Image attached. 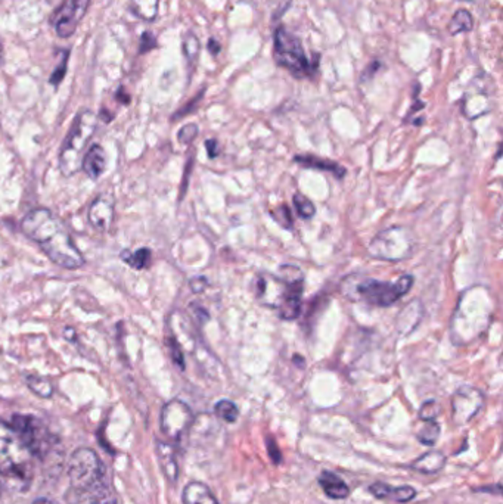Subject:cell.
<instances>
[{"label": "cell", "instance_id": "obj_41", "mask_svg": "<svg viewBox=\"0 0 503 504\" xmlns=\"http://www.w3.org/2000/svg\"><path fill=\"white\" fill-rule=\"evenodd\" d=\"M207 49H209V52L212 53L213 57H217V55L220 53L221 46L216 39L212 37V39L209 40V43H207Z\"/></svg>", "mask_w": 503, "mask_h": 504}, {"label": "cell", "instance_id": "obj_38", "mask_svg": "<svg viewBox=\"0 0 503 504\" xmlns=\"http://www.w3.org/2000/svg\"><path fill=\"white\" fill-rule=\"evenodd\" d=\"M205 148H207V154H209V157L212 160L219 155V146H217L216 139L205 140Z\"/></svg>", "mask_w": 503, "mask_h": 504}, {"label": "cell", "instance_id": "obj_2", "mask_svg": "<svg viewBox=\"0 0 503 504\" xmlns=\"http://www.w3.org/2000/svg\"><path fill=\"white\" fill-rule=\"evenodd\" d=\"M493 314V298L484 287L464 292L451 316V332L458 345L473 343L489 329Z\"/></svg>", "mask_w": 503, "mask_h": 504}, {"label": "cell", "instance_id": "obj_1", "mask_svg": "<svg viewBox=\"0 0 503 504\" xmlns=\"http://www.w3.org/2000/svg\"><path fill=\"white\" fill-rule=\"evenodd\" d=\"M21 229L35 240L44 254L62 269H80L84 264L82 252L64 224L49 209H36L22 218Z\"/></svg>", "mask_w": 503, "mask_h": 504}, {"label": "cell", "instance_id": "obj_22", "mask_svg": "<svg viewBox=\"0 0 503 504\" xmlns=\"http://www.w3.org/2000/svg\"><path fill=\"white\" fill-rule=\"evenodd\" d=\"M294 161L299 166L307 167V169H321V171H328L334 174L335 177L343 178L346 176V169L339 166V162L331 161V160H323V158L312 157V155H297Z\"/></svg>", "mask_w": 503, "mask_h": 504}, {"label": "cell", "instance_id": "obj_15", "mask_svg": "<svg viewBox=\"0 0 503 504\" xmlns=\"http://www.w3.org/2000/svg\"><path fill=\"white\" fill-rule=\"evenodd\" d=\"M89 223L98 232H108L114 222V201L108 193L98 196L89 209Z\"/></svg>", "mask_w": 503, "mask_h": 504}, {"label": "cell", "instance_id": "obj_19", "mask_svg": "<svg viewBox=\"0 0 503 504\" xmlns=\"http://www.w3.org/2000/svg\"><path fill=\"white\" fill-rule=\"evenodd\" d=\"M369 490L378 499H393V500L399 501V503H409L417 496V492L412 487H408V485L395 488L386 485V484L377 483L371 485Z\"/></svg>", "mask_w": 503, "mask_h": 504}, {"label": "cell", "instance_id": "obj_43", "mask_svg": "<svg viewBox=\"0 0 503 504\" xmlns=\"http://www.w3.org/2000/svg\"><path fill=\"white\" fill-rule=\"evenodd\" d=\"M96 504H118L117 499L111 494V492L108 494H105L100 500H98Z\"/></svg>", "mask_w": 503, "mask_h": 504}, {"label": "cell", "instance_id": "obj_16", "mask_svg": "<svg viewBox=\"0 0 503 504\" xmlns=\"http://www.w3.org/2000/svg\"><path fill=\"white\" fill-rule=\"evenodd\" d=\"M422 316H424V305H422L421 300H413L412 303H409L406 307H404L402 311H400L399 316H397V331H399L400 335H409L412 334L419 323H421Z\"/></svg>", "mask_w": 503, "mask_h": 504}, {"label": "cell", "instance_id": "obj_44", "mask_svg": "<svg viewBox=\"0 0 503 504\" xmlns=\"http://www.w3.org/2000/svg\"><path fill=\"white\" fill-rule=\"evenodd\" d=\"M33 504H55L53 501L48 500V499H37Z\"/></svg>", "mask_w": 503, "mask_h": 504}, {"label": "cell", "instance_id": "obj_25", "mask_svg": "<svg viewBox=\"0 0 503 504\" xmlns=\"http://www.w3.org/2000/svg\"><path fill=\"white\" fill-rule=\"evenodd\" d=\"M132 12L144 21H154L158 15L160 0H131Z\"/></svg>", "mask_w": 503, "mask_h": 504}, {"label": "cell", "instance_id": "obj_35", "mask_svg": "<svg viewBox=\"0 0 503 504\" xmlns=\"http://www.w3.org/2000/svg\"><path fill=\"white\" fill-rule=\"evenodd\" d=\"M196 136H198V126L196 124H187L179 130L178 140L182 145H189L194 142Z\"/></svg>", "mask_w": 503, "mask_h": 504}, {"label": "cell", "instance_id": "obj_14", "mask_svg": "<svg viewBox=\"0 0 503 504\" xmlns=\"http://www.w3.org/2000/svg\"><path fill=\"white\" fill-rule=\"evenodd\" d=\"M91 0H66L53 15V28L62 39H68L77 30Z\"/></svg>", "mask_w": 503, "mask_h": 504}, {"label": "cell", "instance_id": "obj_12", "mask_svg": "<svg viewBox=\"0 0 503 504\" xmlns=\"http://www.w3.org/2000/svg\"><path fill=\"white\" fill-rule=\"evenodd\" d=\"M161 430L167 438L180 441L191 429L194 413L191 407L180 400H172L161 410Z\"/></svg>", "mask_w": 503, "mask_h": 504}, {"label": "cell", "instance_id": "obj_21", "mask_svg": "<svg viewBox=\"0 0 503 504\" xmlns=\"http://www.w3.org/2000/svg\"><path fill=\"white\" fill-rule=\"evenodd\" d=\"M319 485L325 492L326 496L335 499V500L346 499L350 494V488L347 487V484L344 483L339 475L328 472V470L322 472L321 476H319Z\"/></svg>", "mask_w": 503, "mask_h": 504}, {"label": "cell", "instance_id": "obj_40", "mask_svg": "<svg viewBox=\"0 0 503 504\" xmlns=\"http://www.w3.org/2000/svg\"><path fill=\"white\" fill-rule=\"evenodd\" d=\"M66 64L67 59L64 61V64H62V67H58V70L53 73L52 79H51V83L58 84L61 82L62 77L66 75Z\"/></svg>", "mask_w": 503, "mask_h": 504}, {"label": "cell", "instance_id": "obj_3", "mask_svg": "<svg viewBox=\"0 0 503 504\" xmlns=\"http://www.w3.org/2000/svg\"><path fill=\"white\" fill-rule=\"evenodd\" d=\"M33 459L12 425L0 421V476L13 492H27L33 481Z\"/></svg>", "mask_w": 503, "mask_h": 504}, {"label": "cell", "instance_id": "obj_30", "mask_svg": "<svg viewBox=\"0 0 503 504\" xmlns=\"http://www.w3.org/2000/svg\"><path fill=\"white\" fill-rule=\"evenodd\" d=\"M438 435H440V426H438L437 421H424L421 429L418 430L417 437L422 444L434 445L438 439Z\"/></svg>", "mask_w": 503, "mask_h": 504}, {"label": "cell", "instance_id": "obj_11", "mask_svg": "<svg viewBox=\"0 0 503 504\" xmlns=\"http://www.w3.org/2000/svg\"><path fill=\"white\" fill-rule=\"evenodd\" d=\"M493 80L482 73L471 82L462 98V113L469 120L483 117L493 108Z\"/></svg>", "mask_w": 503, "mask_h": 504}, {"label": "cell", "instance_id": "obj_31", "mask_svg": "<svg viewBox=\"0 0 503 504\" xmlns=\"http://www.w3.org/2000/svg\"><path fill=\"white\" fill-rule=\"evenodd\" d=\"M292 202H294L295 209H297V213H299L301 218L308 220V218H312L316 214L315 204L308 200L307 196H304L303 193H295L292 196Z\"/></svg>", "mask_w": 503, "mask_h": 504}, {"label": "cell", "instance_id": "obj_36", "mask_svg": "<svg viewBox=\"0 0 503 504\" xmlns=\"http://www.w3.org/2000/svg\"><path fill=\"white\" fill-rule=\"evenodd\" d=\"M189 287H191V291L194 294H201V292L205 291V287H209V279L205 276H196V278L191 279Z\"/></svg>", "mask_w": 503, "mask_h": 504}, {"label": "cell", "instance_id": "obj_34", "mask_svg": "<svg viewBox=\"0 0 503 504\" xmlns=\"http://www.w3.org/2000/svg\"><path fill=\"white\" fill-rule=\"evenodd\" d=\"M272 216L279 223V226H283L287 231L292 229V216H291V211L287 205H281L276 211H272Z\"/></svg>", "mask_w": 503, "mask_h": 504}, {"label": "cell", "instance_id": "obj_13", "mask_svg": "<svg viewBox=\"0 0 503 504\" xmlns=\"http://www.w3.org/2000/svg\"><path fill=\"white\" fill-rule=\"evenodd\" d=\"M484 407V394L474 387L458 388L451 397V419L456 425H467Z\"/></svg>", "mask_w": 503, "mask_h": 504}, {"label": "cell", "instance_id": "obj_5", "mask_svg": "<svg viewBox=\"0 0 503 504\" xmlns=\"http://www.w3.org/2000/svg\"><path fill=\"white\" fill-rule=\"evenodd\" d=\"M95 129V114L89 109L78 113L77 117L74 120L73 126H71L70 133L64 140L61 153H60V169L67 177L74 176L82 169L83 158H84V154L87 153V144L93 136Z\"/></svg>", "mask_w": 503, "mask_h": 504}, {"label": "cell", "instance_id": "obj_17", "mask_svg": "<svg viewBox=\"0 0 503 504\" xmlns=\"http://www.w3.org/2000/svg\"><path fill=\"white\" fill-rule=\"evenodd\" d=\"M82 169L92 180H98L105 173L107 154L100 145H93L87 149V153L84 154V158H83Z\"/></svg>", "mask_w": 503, "mask_h": 504}, {"label": "cell", "instance_id": "obj_6", "mask_svg": "<svg viewBox=\"0 0 503 504\" xmlns=\"http://www.w3.org/2000/svg\"><path fill=\"white\" fill-rule=\"evenodd\" d=\"M275 61L279 67L290 71L297 79L312 77L317 70L319 55L315 61H310L304 52L303 43L297 35L283 26L275 30L274 35Z\"/></svg>", "mask_w": 503, "mask_h": 504}, {"label": "cell", "instance_id": "obj_33", "mask_svg": "<svg viewBox=\"0 0 503 504\" xmlns=\"http://www.w3.org/2000/svg\"><path fill=\"white\" fill-rule=\"evenodd\" d=\"M438 414H440V406L435 400L426 401L419 410V418L422 421H435Z\"/></svg>", "mask_w": 503, "mask_h": 504}, {"label": "cell", "instance_id": "obj_29", "mask_svg": "<svg viewBox=\"0 0 503 504\" xmlns=\"http://www.w3.org/2000/svg\"><path fill=\"white\" fill-rule=\"evenodd\" d=\"M214 412H216L217 418H220L221 421H228V423H235L239 418L238 406L235 405L234 401H219L214 406Z\"/></svg>", "mask_w": 503, "mask_h": 504}, {"label": "cell", "instance_id": "obj_20", "mask_svg": "<svg viewBox=\"0 0 503 504\" xmlns=\"http://www.w3.org/2000/svg\"><path fill=\"white\" fill-rule=\"evenodd\" d=\"M183 504H219L213 492L205 484L192 481L182 494Z\"/></svg>", "mask_w": 503, "mask_h": 504}, {"label": "cell", "instance_id": "obj_32", "mask_svg": "<svg viewBox=\"0 0 503 504\" xmlns=\"http://www.w3.org/2000/svg\"><path fill=\"white\" fill-rule=\"evenodd\" d=\"M167 347H169L170 357H172V360L174 361V365L185 370V357H183L182 348L179 345L176 338L167 339Z\"/></svg>", "mask_w": 503, "mask_h": 504}, {"label": "cell", "instance_id": "obj_18", "mask_svg": "<svg viewBox=\"0 0 503 504\" xmlns=\"http://www.w3.org/2000/svg\"><path fill=\"white\" fill-rule=\"evenodd\" d=\"M156 452L165 478L169 479L170 484L176 483L179 478V463L174 448L170 444L156 441Z\"/></svg>", "mask_w": 503, "mask_h": 504}, {"label": "cell", "instance_id": "obj_8", "mask_svg": "<svg viewBox=\"0 0 503 504\" xmlns=\"http://www.w3.org/2000/svg\"><path fill=\"white\" fill-rule=\"evenodd\" d=\"M70 488L76 490H98L107 487V470L100 456L91 448H78L68 461Z\"/></svg>", "mask_w": 503, "mask_h": 504}, {"label": "cell", "instance_id": "obj_39", "mask_svg": "<svg viewBox=\"0 0 503 504\" xmlns=\"http://www.w3.org/2000/svg\"><path fill=\"white\" fill-rule=\"evenodd\" d=\"M156 48V39L151 33H145L142 37V52H147L148 49Z\"/></svg>", "mask_w": 503, "mask_h": 504}, {"label": "cell", "instance_id": "obj_4", "mask_svg": "<svg viewBox=\"0 0 503 504\" xmlns=\"http://www.w3.org/2000/svg\"><path fill=\"white\" fill-rule=\"evenodd\" d=\"M412 274H403L395 282H384L368 276H347L339 285V291L346 298L362 301L373 307H390L413 287Z\"/></svg>", "mask_w": 503, "mask_h": 504}, {"label": "cell", "instance_id": "obj_7", "mask_svg": "<svg viewBox=\"0 0 503 504\" xmlns=\"http://www.w3.org/2000/svg\"><path fill=\"white\" fill-rule=\"evenodd\" d=\"M417 238L409 227L393 226L379 232L369 244V254L377 260L399 263L412 256Z\"/></svg>", "mask_w": 503, "mask_h": 504}, {"label": "cell", "instance_id": "obj_45", "mask_svg": "<svg viewBox=\"0 0 503 504\" xmlns=\"http://www.w3.org/2000/svg\"><path fill=\"white\" fill-rule=\"evenodd\" d=\"M0 64H2V48H0Z\"/></svg>", "mask_w": 503, "mask_h": 504}, {"label": "cell", "instance_id": "obj_9", "mask_svg": "<svg viewBox=\"0 0 503 504\" xmlns=\"http://www.w3.org/2000/svg\"><path fill=\"white\" fill-rule=\"evenodd\" d=\"M278 280L281 291L274 307L278 310L279 318L283 320H295L301 314L304 294L303 272L297 265H281Z\"/></svg>", "mask_w": 503, "mask_h": 504}, {"label": "cell", "instance_id": "obj_27", "mask_svg": "<svg viewBox=\"0 0 503 504\" xmlns=\"http://www.w3.org/2000/svg\"><path fill=\"white\" fill-rule=\"evenodd\" d=\"M122 258L133 269H147L152 260L151 249L140 248L136 252L124 251L122 254Z\"/></svg>", "mask_w": 503, "mask_h": 504}, {"label": "cell", "instance_id": "obj_24", "mask_svg": "<svg viewBox=\"0 0 503 504\" xmlns=\"http://www.w3.org/2000/svg\"><path fill=\"white\" fill-rule=\"evenodd\" d=\"M474 28V18L471 12L467 9H459L456 11L455 15L451 17L447 31L451 35H458L460 33H469Z\"/></svg>", "mask_w": 503, "mask_h": 504}, {"label": "cell", "instance_id": "obj_23", "mask_svg": "<svg viewBox=\"0 0 503 504\" xmlns=\"http://www.w3.org/2000/svg\"><path fill=\"white\" fill-rule=\"evenodd\" d=\"M444 465H446V456L443 453L431 450L413 461L412 469L421 474H437L444 468Z\"/></svg>", "mask_w": 503, "mask_h": 504}, {"label": "cell", "instance_id": "obj_42", "mask_svg": "<svg viewBox=\"0 0 503 504\" xmlns=\"http://www.w3.org/2000/svg\"><path fill=\"white\" fill-rule=\"evenodd\" d=\"M203 95H204V91H201L200 95H198V98H196V99L192 100L191 104H188L187 108H183L182 111H180V113L176 114V115H174V118H180L182 117V115H185V114L189 113V109H192V106H194V105L198 104V102H200L201 98H203Z\"/></svg>", "mask_w": 503, "mask_h": 504}, {"label": "cell", "instance_id": "obj_37", "mask_svg": "<svg viewBox=\"0 0 503 504\" xmlns=\"http://www.w3.org/2000/svg\"><path fill=\"white\" fill-rule=\"evenodd\" d=\"M381 62L372 61L366 67V70L363 71V75H360V82L362 83H366L369 80L373 79V75H377L378 70L381 68Z\"/></svg>", "mask_w": 503, "mask_h": 504}, {"label": "cell", "instance_id": "obj_26", "mask_svg": "<svg viewBox=\"0 0 503 504\" xmlns=\"http://www.w3.org/2000/svg\"><path fill=\"white\" fill-rule=\"evenodd\" d=\"M182 52L183 57H185L189 66L198 61V57H200L201 52V43L200 39H198L194 33H187L185 37H183Z\"/></svg>", "mask_w": 503, "mask_h": 504}, {"label": "cell", "instance_id": "obj_10", "mask_svg": "<svg viewBox=\"0 0 503 504\" xmlns=\"http://www.w3.org/2000/svg\"><path fill=\"white\" fill-rule=\"evenodd\" d=\"M13 429L21 437L31 454L44 461L51 454L58 438L48 429L44 421L28 414H15L12 418Z\"/></svg>", "mask_w": 503, "mask_h": 504}, {"label": "cell", "instance_id": "obj_28", "mask_svg": "<svg viewBox=\"0 0 503 504\" xmlns=\"http://www.w3.org/2000/svg\"><path fill=\"white\" fill-rule=\"evenodd\" d=\"M27 385L30 388L31 391L35 392L36 396L42 397V398H51L53 394V387L51 381L37 374H30L26 378Z\"/></svg>", "mask_w": 503, "mask_h": 504}]
</instances>
